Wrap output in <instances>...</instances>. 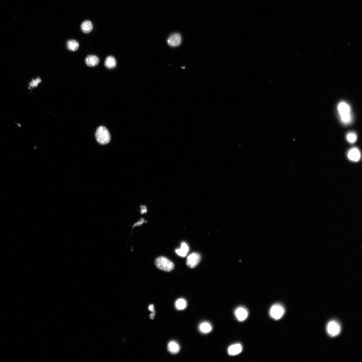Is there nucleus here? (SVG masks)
Here are the masks:
<instances>
[{"mask_svg": "<svg viewBox=\"0 0 362 362\" xmlns=\"http://www.w3.org/2000/svg\"><path fill=\"white\" fill-rule=\"evenodd\" d=\"M338 110L341 122L345 124L350 123L352 117L349 105L345 102H341L338 105Z\"/></svg>", "mask_w": 362, "mask_h": 362, "instance_id": "nucleus-1", "label": "nucleus"}, {"mask_svg": "<svg viewBox=\"0 0 362 362\" xmlns=\"http://www.w3.org/2000/svg\"><path fill=\"white\" fill-rule=\"evenodd\" d=\"M95 137L98 142L102 145L108 143L110 140L108 131L103 126H100L97 128L95 133Z\"/></svg>", "mask_w": 362, "mask_h": 362, "instance_id": "nucleus-2", "label": "nucleus"}, {"mask_svg": "<svg viewBox=\"0 0 362 362\" xmlns=\"http://www.w3.org/2000/svg\"><path fill=\"white\" fill-rule=\"evenodd\" d=\"M155 264L158 269L166 272L172 271L174 267V264L164 256H160L156 259Z\"/></svg>", "mask_w": 362, "mask_h": 362, "instance_id": "nucleus-3", "label": "nucleus"}, {"mask_svg": "<svg viewBox=\"0 0 362 362\" xmlns=\"http://www.w3.org/2000/svg\"><path fill=\"white\" fill-rule=\"evenodd\" d=\"M285 312L284 307L280 304H276L271 307L270 310L269 314L272 319L278 320L282 317Z\"/></svg>", "mask_w": 362, "mask_h": 362, "instance_id": "nucleus-4", "label": "nucleus"}, {"mask_svg": "<svg viewBox=\"0 0 362 362\" xmlns=\"http://www.w3.org/2000/svg\"><path fill=\"white\" fill-rule=\"evenodd\" d=\"M326 330L329 335L332 337H335L340 333L341 326L337 321H331L327 325Z\"/></svg>", "mask_w": 362, "mask_h": 362, "instance_id": "nucleus-5", "label": "nucleus"}, {"mask_svg": "<svg viewBox=\"0 0 362 362\" xmlns=\"http://www.w3.org/2000/svg\"><path fill=\"white\" fill-rule=\"evenodd\" d=\"M201 259L200 255L194 253L188 256L187 260V264L190 268H194L198 265Z\"/></svg>", "mask_w": 362, "mask_h": 362, "instance_id": "nucleus-6", "label": "nucleus"}, {"mask_svg": "<svg viewBox=\"0 0 362 362\" xmlns=\"http://www.w3.org/2000/svg\"><path fill=\"white\" fill-rule=\"evenodd\" d=\"M236 319L240 321H243L248 318V312L244 307L240 306L236 309L234 311Z\"/></svg>", "mask_w": 362, "mask_h": 362, "instance_id": "nucleus-7", "label": "nucleus"}, {"mask_svg": "<svg viewBox=\"0 0 362 362\" xmlns=\"http://www.w3.org/2000/svg\"><path fill=\"white\" fill-rule=\"evenodd\" d=\"M182 41V37L178 33L171 35L167 40V43L169 46L176 47L179 46Z\"/></svg>", "mask_w": 362, "mask_h": 362, "instance_id": "nucleus-8", "label": "nucleus"}, {"mask_svg": "<svg viewBox=\"0 0 362 362\" xmlns=\"http://www.w3.org/2000/svg\"><path fill=\"white\" fill-rule=\"evenodd\" d=\"M348 156L350 160L354 162H358L360 158V153L358 148H354L349 150Z\"/></svg>", "mask_w": 362, "mask_h": 362, "instance_id": "nucleus-9", "label": "nucleus"}, {"mask_svg": "<svg viewBox=\"0 0 362 362\" xmlns=\"http://www.w3.org/2000/svg\"><path fill=\"white\" fill-rule=\"evenodd\" d=\"M243 350L242 346L240 344H236L230 346L228 348L229 355L235 356L240 354Z\"/></svg>", "mask_w": 362, "mask_h": 362, "instance_id": "nucleus-10", "label": "nucleus"}, {"mask_svg": "<svg viewBox=\"0 0 362 362\" xmlns=\"http://www.w3.org/2000/svg\"><path fill=\"white\" fill-rule=\"evenodd\" d=\"M85 62L87 66L90 67H94L98 64L99 59L95 55H90L85 58Z\"/></svg>", "mask_w": 362, "mask_h": 362, "instance_id": "nucleus-11", "label": "nucleus"}, {"mask_svg": "<svg viewBox=\"0 0 362 362\" xmlns=\"http://www.w3.org/2000/svg\"><path fill=\"white\" fill-rule=\"evenodd\" d=\"M189 250L188 245L185 243L183 242L181 244L180 249L175 250V253L182 257H185L187 255Z\"/></svg>", "mask_w": 362, "mask_h": 362, "instance_id": "nucleus-12", "label": "nucleus"}, {"mask_svg": "<svg viewBox=\"0 0 362 362\" xmlns=\"http://www.w3.org/2000/svg\"><path fill=\"white\" fill-rule=\"evenodd\" d=\"M82 32L85 33H89L92 31L93 29V25L92 23L89 20H86L83 22L80 27Z\"/></svg>", "mask_w": 362, "mask_h": 362, "instance_id": "nucleus-13", "label": "nucleus"}, {"mask_svg": "<svg viewBox=\"0 0 362 362\" xmlns=\"http://www.w3.org/2000/svg\"><path fill=\"white\" fill-rule=\"evenodd\" d=\"M104 64L105 66L107 68L112 69L116 66V60L114 57L109 56L106 58Z\"/></svg>", "mask_w": 362, "mask_h": 362, "instance_id": "nucleus-14", "label": "nucleus"}, {"mask_svg": "<svg viewBox=\"0 0 362 362\" xmlns=\"http://www.w3.org/2000/svg\"><path fill=\"white\" fill-rule=\"evenodd\" d=\"M168 349L171 353L175 354L178 353L180 350V347L178 344L174 341H170L168 345Z\"/></svg>", "mask_w": 362, "mask_h": 362, "instance_id": "nucleus-15", "label": "nucleus"}, {"mask_svg": "<svg viewBox=\"0 0 362 362\" xmlns=\"http://www.w3.org/2000/svg\"><path fill=\"white\" fill-rule=\"evenodd\" d=\"M199 329L201 332L207 334L212 331V326L209 323L205 322L201 323L200 325Z\"/></svg>", "mask_w": 362, "mask_h": 362, "instance_id": "nucleus-16", "label": "nucleus"}, {"mask_svg": "<svg viewBox=\"0 0 362 362\" xmlns=\"http://www.w3.org/2000/svg\"><path fill=\"white\" fill-rule=\"evenodd\" d=\"M79 46L78 42L75 40H69L67 42V47L70 51L73 52L76 51L78 49Z\"/></svg>", "mask_w": 362, "mask_h": 362, "instance_id": "nucleus-17", "label": "nucleus"}, {"mask_svg": "<svg viewBox=\"0 0 362 362\" xmlns=\"http://www.w3.org/2000/svg\"><path fill=\"white\" fill-rule=\"evenodd\" d=\"M187 306V302L183 299H178L175 303V307L178 310H182L184 309Z\"/></svg>", "mask_w": 362, "mask_h": 362, "instance_id": "nucleus-18", "label": "nucleus"}, {"mask_svg": "<svg viewBox=\"0 0 362 362\" xmlns=\"http://www.w3.org/2000/svg\"><path fill=\"white\" fill-rule=\"evenodd\" d=\"M357 135L354 132H350L347 135V139L351 143H354L356 141Z\"/></svg>", "mask_w": 362, "mask_h": 362, "instance_id": "nucleus-19", "label": "nucleus"}, {"mask_svg": "<svg viewBox=\"0 0 362 362\" xmlns=\"http://www.w3.org/2000/svg\"><path fill=\"white\" fill-rule=\"evenodd\" d=\"M41 82V80L39 78L35 80H33L29 84L30 87H37L38 84Z\"/></svg>", "mask_w": 362, "mask_h": 362, "instance_id": "nucleus-20", "label": "nucleus"}, {"mask_svg": "<svg viewBox=\"0 0 362 362\" xmlns=\"http://www.w3.org/2000/svg\"><path fill=\"white\" fill-rule=\"evenodd\" d=\"M140 208V213L141 214L144 215L148 212V208L147 206L144 205H141L139 206Z\"/></svg>", "mask_w": 362, "mask_h": 362, "instance_id": "nucleus-21", "label": "nucleus"}, {"mask_svg": "<svg viewBox=\"0 0 362 362\" xmlns=\"http://www.w3.org/2000/svg\"><path fill=\"white\" fill-rule=\"evenodd\" d=\"M147 221H145L144 218H141L137 222L135 223L133 226V228L137 226H139L143 225L144 223L147 222Z\"/></svg>", "mask_w": 362, "mask_h": 362, "instance_id": "nucleus-22", "label": "nucleus"}, {"mask_svg": "<svg viewBox=\"0 0 362 362\" xmlns=\"http://www.w3.org/2000/svg\"><path fill=\"white\" fill-rule=\"evenodd\" d=\"M148 309L149 310L151 311L153 313H155V311L154 309V306L153 305H149Z\"/></svg>", "mask_w": 362, "mask_h": 362, "instance_id": "nucleus-23", "label": "nucleus"}, {"mask_svg": "<svg viewBox=\"0 0 362 362\" xmlns=\"http://www.w3.org/2000/svg\"><path fill=\"white\" fill-rule=\"evenodd\" d=\"M155 315V313H153L152 314H151L150 315V318L151 319H152V320L153 319H154V318Z\"/></svg>", "mask_w": 362, "mask_h": 362, "instance_id": "nucleus-24", "label": "nucleus"}]
</instances>
